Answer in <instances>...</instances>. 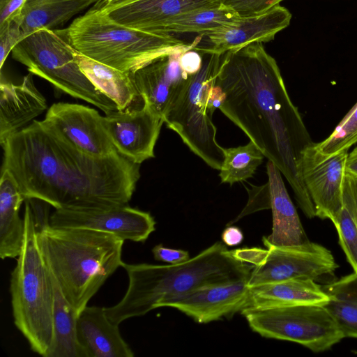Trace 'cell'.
Listing matches in <instances>:
<instances>
[{
  "mask_svg": "<svg viewBox=\"0 0 357 357\" xmlns=\"http://www.w3.org/2000/svg\"><path fill=\"white\" fill-rule=\"evenodd\" d=\"M2 169L14 177L24 198L55 209L107 208L128 204L140 177V165L117 151L90 155L52 127L33 120L1 145Z\"/></svg>",
  "mask_w": 357,
  "mask_h": 357,
  "instance_id": "obj_1",
  "label": "cell"
},
{
  "mask_svg": "<svg viewBox=\"0 0 357 357\" xmlns=\"http://www.w3.org/2000/svg\"><path fill=\"white\" fill-rule=\"evenodd\" d=\"M215 84L223 93L219 109L278 167L304 215L316 217L299 171L303 151L313 142L275 59L261 43L228 51Z\"/></svg>",
  "mask_w": 357,
  "mask_h": 357,
  "instance_id": "obj_2",
  "label": "cell"
},
{
  "mask_svg": "<svg viewBox=\"0 0 357 357\" xmlns=\"http://www.w3.org/2000/svg\"><path fill=\"white\" fill-rule=\"evenodd\" d=\"M122 267L128 287L116 305L105 307L108 318L119 325L140 317L171 300L195 289L238 280H248L253 265L235 257L226 245L217 241L188 261L169 265L130 264Z\"/></svg>",
  "mask_w": 357,
  "mask_h": 357,
  "instance_id": "obj_3",
  "label": "cell"
},
{
  "mask_svg": "<svg viewBox=\"0 0 357 357\" xmlns=\"http://www.w3.org/2000/svg\"><path fill=\"white\" fill-rule=\"evenodd\" d=\"M36 226L46 263L63 296L79 314L122 266L124 240L96 230L54 227L50 222Z\"/></svg>",
  "mask_w": 357,
  "mask_h": 357,
  "instance_id": "obj_4",
  "label": "cell"
},
{
  "mask_svg": "<svg viewBox=\"0 0 357 357\" xmlns=\"http://www.w3.org/2000/svg\"><path fill=\"white\" fill-rule=\"evenodd\" d=\"M56 31L82 54L128 73L162 56L195 48L200 40L198 37L188 43L171 35L130 28L96 6Z\"/></svg>",
  "mask_w": 357,
  "mask_h": 357,
  "instance_id": "obj_5",
  "label": "cell"
},
{
  "mask_svg": "<svg viewBox=\"0 0 357 357\" xmlns=\"http://www.w3.org/2000/svg\"><path fill=\"white\" fill-rule=\"evenodd\" d=\"M24 236L10 291L15 326L31 349L44 357L54 340V289L50 270L41 252L29 202L24 200Z\"/></svg>",
  "mask_w": 357,
  "mask_h": 357,
  "instance_id": "obj_6",
  "label": "cell"
},
{
  "mask_svg": "<svg viewBox=\"0 0 357 357\" xmlns=\"http://www.w3.org/2000/svg\"><path fill=\"white\" fill-rule=\"evenodd\" d=\"M199 52L202 56L201 68L188 75L163 121L195 155L213 169L220 170L225 155L223 147L216 140L209 97L223 54Z\"/></svg>",
  "mask_w": 357,
  "mask_h": 357,
  "instance_id": "obj_7",
  "label": "cell"
},
{
  "mask_svg": "<svg viewBox=\"0 0 357 357\" xmlns=\"http://www.w3.org/2000/svg\"><path fill=\"white\" fill-rule=\"evenodd\" d=\"M13 58L29 73L40 77L70 96L84 100L105 114L119 109L79 68L73 48L56 31L40 29L21 40L12 50Z\"/></svg>",
  "mask_w": 357,
  "mask_h": 357,
  "instance_id": "obj_8",
  "label": "cell"
},
{
  "mask_svg": "<svg viewBox=\"0 0 357 357\" xmlns=\"http://www.w3.org/2000/svg\"><path fill=\"white\" fill-rule=\"evenodd\" d=\"M250 328L266 338L296 342L323 352L344 338L324 305L287 304L241 311Z\"/></svg>",
  "mask_w": 357,
  "mask_h": 357,
  "instance_id": "obj_9",
  "label": "cell"
},
{
  "mask_svg": "<svg viewBox=\"0 0 357 357\" xmlns=\"http://www.w3.org/2000/svg\"><path fill=\"white\" fill-rule=\"evenodd\" d=\"M263 243L266 250L245 248L243 250V260L254 266L249 286L295 278H310L324 284L335 280L338 265L324 246L309 241L289 246Z\"/></svg>",
  "mask_w": 357,
  "mask_h": 357,
  "instance_id": "obj_10",
  "label": "cell"
},
{
  "mask_svg": "<svg viewBox=\"0 0 357 357\" xmlns=\"http://www.w3.org/2000/svg\"><path fill=\"white\" fill-rule=\"evenodd\" d=\"M348 150L333 155L321 153L312 142L303 151L299 171L316 216L335 225L343 206L342 185Z\"/></svg>",
  "mask_w": 357,
  "mask_h": 357,
  "instance_id": "obj_11",
  "label": "cell"
},
{
  "mask_svg": "<svg viewBox=\"0 0 357 357\" xmlns=\"http://www.w3.org/2000/svg\"><path fill=\"white\" fill-rule=\"evenodd\" d=\"M50 225L100 231L134 242H144L155 229V221L149 212L128 204L107 208L56 209L50 216Z\"/></svg>",
  "mask_w": 357,
  "mask_h": 357,
  "instance_id": "obj_12",
  "label": "cell"
},
{
  "mask_svg": "<svg viewBox=\"0 0 357 357\" xmlns=\"http://www.w3.org/2000/svg\"><path fill=\"white\" fill-rule=\"evenodd\" d=\"M104 122L114 148L121 155L137 165L154 157L164 121L147 103L112 111L104 116Z\"/></svg>",
  "mask_w": 357,
  "mask_h": 357,
  "instance_id": "obj_13",
  "label": "cell"
},
{
  "mask_svg": "<svg viewBox=\"0 0 357 357\" xmlns=\"http://www.w3.org/2000/svg\"><path fill=\"white\" fill-rule=\"evenodd\" d=\"M79 150L95 157L114 151L104 116L89 107L68 102L53 104L43 120Z\"/></svg>",
  "mask_w": 357,
  "mask_h": 357,
  "instance_id": "obj_14",
  "label": "cell"
},
{
  "mask_svg": "<svg viewBox=\"0 0 357 357\" xmlns=\"http://www.w3.org/2000/svg\"><path fill=\"white\" fill-rule=\"evenodd\" d=\"M291 14L278 4L259 14L241 16L234 24L206 33L209 47L196 46L198 52L224 54L255 43H266L289 25Z\"/></svg>",
  "mask_w": 357,
  "mask_h": 357,
  "instance_id": "obj_15",
  "label": "cell"
},
{
  "mask_svg": "<svg viewBox=\"0 0 357 357\" xmlns=\"http://www.w3.org/2000/svg\"><path fill=\"white\" fill-rule=\"evenodd\" d=\"M248 280L202 287L167 302L165 307L176 309L199 324L230 317L241 312L247 299Z\"/></svg>",
  "mask_w": 357,
  "mask_h": 357,
  "instance_id": "obj_16",
  "label": "cell"
},
{
  "mask_svg": "<svg viewBox=\"0 0 357 357\" xmlns=\"http://www.w3.org/2000/svg\"><path fill=\"white\" fill-rule=\"evenodd\" d=\"M183 52L159 57L130 73L144 102L162 119L188 77L179 66Z\"/></svg>",
  "mask_w": 357,
  "mask_h": 357,
  "instance_id": "obj_17",
  "label": "cell"
},
{
  "mask_svg": "<svg viewBox=\"0 0 357 357\" xmlns=\"http://www.w3.org/2000/svg\"><path fill=\"white\" fill-rule=\"evenodd\" d=\"M221 3L222 0H135L112 8L96 7L121 24L153 33L181 14Z\"/></svg>",
  "mask_w": 357,
  "mask_h": 357,
  "instance_id": "obj_18",
  "label": "cell"
},
{
  "mask_svg": "<svg viewBox=\"0 0 357 357\" xmlns=\"http://www.w3.org/2000/svg\"><path fill=\"white\" fill-rule=\"evenodd\" d=\"M47 107L45 98L36 88L33 74L20 84L0 82V144L41 114Z\"/></svg>",
  "mask_w": 357,
  "mask_h": 357,
  "instance_id": "obj_19",
  "label": "cell"
},
{
  "mask_svg": "<svg viewBox=\"0 0 357 357\" xmlns=\"http://www.w3.org/2000/svg\"><path fill=\"white\" fill-rule=\"evenodd\" d=\"M77 337L86 357H132L119 325L107 316L105 307L86 306L77 316Z\"/></svg>",
  "mask_w": 357,
  "mask_h": 357,
  "instance_id": "obj_20",
  "label": "cell"
},
{
  "mask_svg": "<svg viewBox=\"0 0 357 357\" xmlns=\"http://www.w3.org/2000/svg\"><path fill=\"white\" fill-rule=\"evenodd\" d=\"M269 208L272 211V232L263 243L275 246L300 245L308 241L297 211L288 194L281 172L270 160L266 165Z\"/></svg>",
  "mask_w": 357,
  "mask_h": 357,
  "instance_id": "obj_21",
  "label": "cell"
},
{
  "mask_svg": "<svg viewBox=\"0 0 357 357\" xmlns=\"http://www.w3.org/2000/svg\"><path fill=\"white\" fill-rule=\"evenodd\" d=\"M328 301L322 285L310 278H295L249 286L241 310L287 304L325 305Z\"/></svg>",
  "mask_w": 357,
  "mask_h": 357,
  "instance_id": "obj_22",
  "label": "cell"
},
{
  "mask_svg": "<svg viewBox=\"0 0 357 357\" xmlns=\"http://www.w3.org/2000/svg\"><path fill=\"white\" fill-rule=\"evenodd\" d=\"M25 198L10 172L1 169L0 180V257H17L21 252L24 236V218L20 208Z\"/></svg>",
  "mask_w": 357,
  "mask_h": 357,
  "instance_id": "obj_23",
  "label": "cell"
},
{
  "mask_svg": "<svg viewBox=\"0 0 357 357\" xmlns=\"http://www.w3.org/2000/svg\"><path fill=\"white\" fill-rule=\"evenodd\" d=\"M74 56L83 73L104 95L111 99L119 110L135 107L142 99L130 73L89 58L73 49Z\"/></svg>",
  "mask_w": 357,
  "mask_h": 357,
  "instance_id": "obj_24",
  "label": "cell"
},
{
  "mask_svg": "<svg viewBox=\"0 0 357 357\" xmlns=\"http://www.w3.org/2000/svg\"><path fill=\"white\" fill-rule=\"evenodd\" d=\"M98 0H27L21 14L23 37L61 26Z\"/></svg>",
  "mask_w": 357,
  "mask_h": 357,
  "instance_id": "obj_25",
  "label": "cell"
},
{
  "mask_svg": "<svg viewBox=\"0 0 357 357\" xmlns=\"http://www.w3.org/2000/svg\"><path fill=\"white\" fill-rule=\"evenodd\" d=\"M241 16L222 3L181 14L162 24L153 32L173 36L175 33H206L234 24Z\"/></svg>",
  "mask_w": 357,
  "mask_h": 357,
  "instance_id": "obj_26",
  "label": "cell"
},
{
  "mask_svg": "<svg viewBox=\"0 0 357 357\" xmlns=\"http://www.w3.org/2000/svg\"><path fill=\"white\" fill-rule=\"evenodd\" d=\"M50 273L54 289V340L47 357H86L77 337L78 314L63 296L51 271Z\"/></svg>",
  "mask_w": 357,
  "mask_h": 357,
  "instance_id": "obj_27",
  "label": "cell"
},
{
  "mask_svg": "<svg viewBox=\"0 0 357 357\" xmlns=\"http://www.w3.org/2000/svg\"><path fill=\"white\" fill-rule=\"evenodd\" d=\"M329 296L324 305L344 337L357 338V273L354 272L322 285Z\"/></svg>",
  "mask_w": 357,
  "mask_h": 357,
  "instance_id": "obj_28",
  "label": "cell"
},
{
  "mask_svg": "<svg viewBox=\"0 0 357 357\" xmlns=\"http://www.w3.org/2000/svg\"><path fill=\"white\" fill-rule=\"evenodd\" d=\"M224 161L219 176L222 183L234 184L252 178L264 155L251 140L243 146L223 148Z\"/></svg>",
  "mask_w": 357,
  "mask_h": 357,
  "instance_id": "obj_29",
  "label": "cell"
},
{
  "mask_svg": "<svg viewBox=\"0 0 357 357\" xmlns=\"http://www.w3.org/2000/svg\"><path fill=\"white\" fill-rule=\"evenodd\" d=\"M357 142V102L324 141L317 143L319 150L326 155L349 149Z\"/></svg>",
  "mask_w": 357,
  "mask_h": 357,
  "instance_id": "obj_30",
  "label": "cell"
},
{
  "mask_svg": "<svg viewBox=\"0 0 357 357\" xmlns=\"http://www.w3.org/2000/svg\"><path fill=\"white\" fill-rule=\"evenodd\" d=\"M335 227L339 243L344 251L347 259L357 273V220L347 205L343 204Z\"/></svg>",
  "mask_w": 357,
  "mask_h": 357,
  "instance_id": "obj_31",
  "label": "cell"
},
{
  "mask_svg": "<svg viewBox=\"0 0 357 357\" xmlns=\"http://www.w3.org/2000/svg\"><path fill=\"white\" fill-rule=\"evenodd\" d=\"M20 15L0 26V68L1 70L13 47L24 38L21 29Z\"/></svg>",
  "mask_w": 357,
  "mask_h": 357,
  "instance_id": "obj_32",
  "label": "cell"
},
{
  "mask_svg": "<svg viewBox=\"0 0 357 357\" xmlns=\"http://www.w3.org/2000/svg\"><path fill=\"white\" fill-rule=\"evenodd\" d=\"M284 0H222L225 6L234 10L240 16H250L263 13L280 4Z\"/></svg>",
  "mask_w": 357,
  "mask_h": 357,
  "instance_id": "obj_33",
  "label": "cell"
},
{
  "mask_svg": "<svg viewBox=\"0 0 357 357\" xmlns=\"http://www.w3.org/2000/svg\"><path fill=\"white\" fill-rule=\"evenodd\" d=\"M249 192V201L246 207L232 222L238 220L241 217L263 208H269V190L268 183L260 187L253 186Z\"/></svg>",
  "mask_w": 357,
  "mask_h": 357,
  "instance_id": "obj_34",
  "label": "cell"
},
{
  "mask_svg": "<svg viewBox=\"0 0 357 357\" xmlns=\"http://www.w3.org/2000/svg\"><path fill=\"white\" fill-rule=\"evenodd\" d=\"M152 252L155 260L169 264H181L190 259V255L188 251L168 248L162 244L154 246L152 249Z\"/></svg>",
  "mask_w": 357,
  "mask_h": 357,
  "instance_id": "obj_35",
  "label": "cell"
},
{
  "mask_svg": "<svg viewBox=\"0 0 357 357\" xmlns=\"http://www.w3.org/2000/svg\"><path fill=\"white\" fill-rule=\"evenodd\" d=\"M343 204L349 206L357 220V176L345 174L342 185Z\"/></svg>",
  "mask_w": 357,
  "mask_h": 357,
  "instance_id": "obj_36",
  "label": "cell"
},
{
  "mask_svg": "<svg viewBox=\"0 0 357 357\" xmlns=\"http://www.w3.org/2000/svg\"><path fill=\"white\" fill-rule=\"evenodd\" d=\"M178 61L181 70L190 75L196 73L201 68L202 56L200 52L192 48L181 53Z\"/></svg>",
  "mask_w": 357,
  "mask_h": 357,
  "instance_id": "obj_37",
  "label": "cell"
},
{
  "mask_svg": "<svg viewBox=\"0 0 357 357\" xmlns=\"http://www.w3.org/2000/svg\"><path fill=\"white\" fill-rule=\"evenodd\" d=\"M27 0H0V26L20 15Z\"/></svg>",
  "mask_w": 357,
  "mask_h": 357,
  "instance_id": "obj_38",
  "label": "cell"
},
{
  "mask_svg": "<svg viewBox=\"0 0 357 357\" xmlns=\"http://www.w3.org/2000/svg\"><path fill=\"white\" fill-rule=\"evenodd\" d=\"M221 238L227 246H236L242 243L244 236L242 230L236 226L227 225L222 233Z\"/></svg>",
  "mask_w": 357,
  "mask_h": 357,
  "instance_id": "obj_39",
  "label": "cell"
},
{
  "mask_svg": "<svg viewBox=\"0 0 357 357\" xmlns=\"http://www.w3.org/2000/svg\"><path fill=\"white\" fill-rule=\"evenodd\" d=\"M345 167L346 173L357 176V147L348 153Z\"/></svg>",
  "mask_w": 357,
  "mask_h": 357,
  "instance_id": "obj_40",
  "label": "cell"
},
{
  "mask_svg": "<svg viewBox=\"0 0 357 357\" xmlns=\"http://www.w3.org/2000/svg\"><path fill=\"white\" fill-rule=\"evenodd\" d=\"M135 0H98L96 6L99 8H108L121 6Z\"/></svg>",
  "mask_w": 357,
  "mask_h": 357,
  "instance_id": "obj_41",
  "label": "cell"
}]
</instances>
